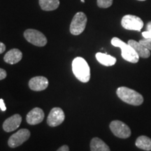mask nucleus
<instances>
[{"mask_svg":"<svg viewBox=\"0 0 151 151\" xmlns=\"http://www.w3.org/2000/svg\"><path fill=\"white\" fill-rule=\"evenodd\" d=\"M72 71L76 78L83 83H87L90 78V69L86 60L81 57L76 58L72 62Z\"/></svg>","mask_w":151,"mask_h":151,"instance_id":"obj_1","label":"nucleus"},{"mask_svg":"<svg viewBox=\"0 0 151 151\" xmlns=\"http://www.w3.org/2000/svg\"><path fill=\"white\" fill-rule=\"evenodd\" d=\"M117 95L124 102L134 106H139L143 102V97L141 94L127 87H120L117 89Z\"/></svg>","mask_w":151,"mask_h":151,"instance_id":"obj_2","label":"nucleus"},{"mask_svg":"<svg viewBox=\"0 0 151 151\" xmlns=\"http://www.w3.org/2000/svg\"><path fill=\"white\" fill-rule=\"evenodd\" d=\"M111 44L115 47H118L121 49V55L124 60L131 63H137L139 60V55L137 53L134 49L127 43L120 40L117 37H114L111 39Z\"/></svg>","mask_w":151,"mask_h":151,"instance_id":"obj_3","label":"nucleus"},{"mask_svg":"<svg viewBox=\"0 0 151 151\" xmlns=\"http://www.w3.org/2000/svg\"><path fill=\"white\" fill-rule=\"evenodd\" d=\"M87 21L86 15L83 12H78L72 19L70 24V32L73 35H79L86 29Z\"/></svg>","mask_w":151,"mask_h":151,"instance_id":"obj_4","label":"nucleus"},{"mask_svg":"<svg viewBox=\"0 0 151 151\" xmlns=\"http://www.w3.org/2000/svg\"><path fill=\"white\" fill-rule=\"evenodd\" d=\"M24 37L28 42L36 46L42 47L46 46L47 39L41 32L33 29H28L24 32Z\"/></svg>","mask_w":151,"mask_h":151,"instance_id":"obj_5","label":"nucleus"},{"mask_svg":"<svg viewBox=\"0 0 151 151\" xmlns=\"http://www.w3.org/2000/svg\"><path fill=\"white\" fill-rule=\"evenodd\" d=\"M121 24L126 29L141 31L143 27V22L139 17L134 15H126L122 18Z\"/></svg>","mask_w":151,"mask_h":151,"instance_id":"obj_6","label":"nucleus"},{"mask_svg":"<svg viewBox=\"0 0 151 151\" xmlns=\"http://www.w3.org/2000/svg\"><path fill=\"white\" fill-rule=\"evenodd\" d=\"M110 129L116 137L127 139L131 135V130L126 124L120 120H113L110 124Z\"/></svg>","mask_w":151,"mask_h":151,"instance_id":"obj_7","label":"nucleus"},{"mask_svg":"<svg viewBox=\"0 0 151 151\" xmlns=\"http://www.w3.org/2000/svg\"><path fill=\"white\" fill-rule=\"evenodd\" d=\"M30 137V132L27 129H21L18 130L9 138L8 141V145L11 148H16L29 139Z\"/></svg>","mask_w":151,"mask_h":151,"instance_id":"obj_8","label":"nucleus"},{"mask_svg":"<svg viewBox=\"0 0 151 151\" xmlns=\"http://www.w3.org/2000/svg\"><path fill=\"white\" fill-rule=\"evenodd\" d=\"M65 118V113L62 109L55 107L50 111L49 113L47 123L50 127H57L64 122Z\"/></svg>","mask_w":151,"mask_h":151,"instance_id":"obj_9","label":"nucleus"},{"mask_svg":"<svg viewBox=\"0 0 151 151\" xmlns=\"http://www.w3.org/2000/svg\"><path fill=\"white\" fill-rule=\"evenodd\" d=\"M48 86V80L44 76H36L29 81V87L34 91H42Z\"/></svg>","mask_w":151,"mask_h":151,"instance_id":"obj_10","label":"nucleus"},{"mask_svg":"<svg viewBox=\"0 0 151 151\" xmlns=\"http://www.w3.org/2000/svg\"><path fill=\"white\" fill-rule=\"evenodd\" d=\"M44 119V113L40 108H35L30 111L26 117V120L28 124L35 125L40 123Z\"/></svg>","mask_w":151,"mask_h":151,"instance_id":"obj_11","label":"nucleus"},{"mask_svg":"<svg viewBox=\"0 0 151 151\" xmlns=\"http://www.w3.org/2000/svg\"><path fill=\"white\" fill-rule=\"evenodd\" d=\"M21 122L22 117L19 114H15L4 122L3 129L6 132H13L18 129Z\"/></svg>","mask_w":151,"mask_h":151,"instance_id":"obj_12","label":"nucleus"},{"mask_svg":"<svg viewBox=\"0 0 151 151\" xmlns=\"http://www.w3.org/2000/svg\"><path fill=\"white\" fill-rule=\"evenodd\" d=\"M22 53L20 50L17 48L11 49L9 52H7L4 57V60L6 63L10 65H14L18 63L22 60Z\"/></svg>","mask_w":151,"mask_h":151,"instance_id":"obj_13","label":"nucleus"},{"mask_svg":"<svg viewBox=\"0 0 151 151\" xmlns=\"http://www.w3.org/2000/svg\"><path fill=\"white\" fill-rule=\"evenodd\" d=\"M128 44L130 45L132 48L134 49L137 53L140 58H148L150 55V52L146 47H145L140 42H138L134 40L128 41Z\"/></svg>","mask_w":151,"mask_h":151,"instance_id":"obj_14","label":"nucleus"},{"mask_svg":"<svg viewBox=\"0 0 151 151\" xmlns=\"http://www.w3.org/2000/svg\"><path fill=\"white\" fill-rule=\"evenodd\" d=\"M96 59L100 64L106 67H111V66L114 65L116 62V58L109 55L107 53H102V52H97L96 54Z\"/></svg>","mask_w":151,"mask_h":151,"instance_id":"obj_15","label":"nucleus"},{"mask_svg":"<svg viewBox=\"0 0 151 151\" xmlns=\"http://www.w3.org/2000/svg\"><path fill=\"white\" fill-rule=\"evenodd\" d=\"M91 151H111L108 145L100 139L99 138H94L90 142Z\"/></svg>","mask_w":151,"mask_h":151,"instance_id":"obj_16","label":"nucleus"},{"mask_svg":"<svg viewBox=\"0 0 151 151\" xmlns=\"http://www.w3.org/2000/svg\"><path fill=\"white\" fill-rule=\"evenodd\" d=\"M39 5L43 11H54L59 7V0H39Z\"/></svg>","mask_w":151,"mask_h":151,"instance_id":"obj_17","label":"nucleus"},{"mask_svg":"<svg viewBox=\"0 0 151 151\" xmlns=\"http://www.w3.org/2000/svg\"><path fill=\"white\" fill-rule=\"evenodd\" d=\"M135 144L137 147L142 150H151V139L146 136H141L138 137Z\"/></svg>","mask_w":151,"mask_h":151,"instance_id":"obj_18","label":"nucleus"},{"mask_svg":"<svg viewBox=\"0 0 151 151\" xmlns=\"http://www.w3.org/2000/svg\"><path fill=\"white\" fill-rule=\"evenodd\" d=\"M113 0H97V6L99 8L106 9L110 7Z\"/></svg>","mask_w":151,"mask_h":151,"instance_id":"obj_19","label":"nucleus"},{"mask_svg":"<svg viewBox=\"0 0 151 151\" xmlns=\"http://www.w3.org/2000/svg\"><path fill=\"white\" fill-rule=\"evenodd\" d=\"M139 42L141 44H143L145 47H146L149 50H151V39H141V40L139 41Z\"/></svg>","mask_w":151,"mask_h":151,"instance_id":"obj_20","label":"nucleus"},{"mask_svg":"<svg viewBox=\"0 0 151 151\" xmlns=\"http://www.w3.org/2000/svg\"><path fill=\"white\" fill-rule=\"evenodd\" d=\"M6 71L4 69L0 68V81L4 79L6 77Z\"/></svg>","mask_w":151,"mask_h":151,"instance_id":"obj_21","label":"nucleus"},{"mask_svg":"<svg viewBox=\"0 0 151 151\" xmlns=\"http://www.w3.org/2000/svg\"><path fill=\"white\" fill-rule=\"evenodd\" d=\"M142 36L144 38V39H151V33L150 32L148 31H145L142 32Z\"/></svg>","mask_w":151,"mask_h":151,"instance_id":"obj_22","label":"nucleus"},{"mask_svg":"<svg viewBox=\"0 0 151 151\" xmlns=\"http://www.w3.org/2000/svg\"><path fill=\"white\" fill-rule=\"evenodd\" d=\"M0 109L2 111H5L6 110V107L4 101L2 99H0Z\"/></svg>","mask_w":151,"mask_h":151,"instance_id":"obj_23","label":"nucleus"},{"mask_svg":"<svg viewBox=\"0 0 151 151\" xmlns=\"http://www.w3.org/2000/svg\"><path fill=\"white\" fill-rule=\"evenodd\" d=\"M6 50V46L3 43L0 42V54L3 53Z\"/></svg>","mask_w":151,"mask_h":151,"instance_id":"obj_24","label":"nucleus"},{"mask_svg":"<svg viewBox=\"0 0 151 151\" xmlns=\"http://www.w3.org/2000/svg\"><path fill=\"white\" fill-rule=\"evenodd\" d=\"M57 151H69V147H68V146L65 145V146H62V147H60V148Z\"/></svg>","mask_w":151,"mask_h":151,"instance_id":"obj_25","label":"nucleus"},{"mask_svg":"<svg viewBox=\"0 0 151 151\" xmlns=\"http://www.w3.org/2000/svg\"><path fill=\"white\" fill-rule=\"evenodd\" d=\"M146 29H147V31L150 32L151 33V21L149 22L148 24H147L146 25Z\"/></svg>","mask_w":151,"mask_h":151,"instance_id":"obj_26","label":"nucleus"},{"mask_svg":"<svg viewBox=\"0 0 151 151\" xmlns=\"http://www.w3.org/2000/svg\"><path fill=\"white\" fill-rule=\"evenodd\" d=\"M81 2H83V3H85V0H81Z\"/></svg>","mask_w":151,"mask_h":151,"instance_id":"obj_27","label":"nucleus"},{"mask_svg":"<svg viewBox=\"0 0 151 151\" xmlns=\"http://www.w3.org/2000/svg\"><path fill=\"white\" fill-rule=\"evenodd\" d=\"M139 1H146V0H139Z\"/></svg>","mask_w":151,"mask_h":151,"instance_id":"obj_28","label":"nucleus"}]
</instances>
